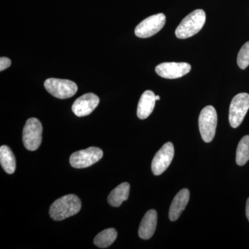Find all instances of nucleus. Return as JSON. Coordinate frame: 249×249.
I'll return each mask as SVG.
<instances>
[{
    "instance_id": "nucleus-1",
    "label": "nucleus",
    "mask_w": 249,
    "mask_h": 249,
    "mask_svg": "<svg viewBox=\"0 0 249 249\" xmlns=\"http://www.w3.org/2000/svg\"><path fill=\"white\" fill-rule=\"evenodd\" d=\"M81 209V201L75 195H68L54 201L50 209V217L55 221H62L78 213Z\"/></svg>"
},
{
    "instance_id": "nucleus-2",
    "label": "nucleus",
    "mask_w": 249,
    "mask_h": 249,
    "mask_svg": "<svg viewBox=\"0 0 249 249\" xmlns=\"http://www.w3.org/2000/svg\"><path fill=\"white\" fill-rule=\"evenodd\" d=\"M206 19V14L202 9L193 11L180 23L175 31V35L179 39H186L196 35L204 27Z\"/></svg>"
},
{
    "instance_id": "nucleus-3",
    "label": "nucleus",
    "mask_w": 249,
    "mask_h": 249,
    "mask_svg": "<svg viewBox=\"0 0 249 249\" xmlns=\"http://www.w3.org/2000/svg\"><path fill=\"white\" fill-rule=\"evenodd\" d=\"M217 124V111L213 106H206L201 110L199 117V132L204 142H212L215 135Z\"/></svg>"
},
{
    "instance_id": "nucleus-4",
    "label": "nucleus",
    "mask_w": 249,
    "mask_h": 249,
    "mask_svg": "<svg viewBox=\"0 0 249 249\" xmlns=\"http://www.w3.org/2000/svg\"><path fill=\"white\" fill-rule=\"evenodd\" d=\"M42 126L36 118L28 119L23 129L24 147L30 151H35L40 147L42 139Z\"/></svg>"
},
{
    "instance_id": "nucleus-5",
    "label": "nucleus",
    "mask_w": 249,
    "mask_h": 249,
    "mask_svg": "<svg viewBox=\"0 0 249 249\" xmlns=\"http://www.w3.org/2000/svg\"><path fill=\"white\" fill-rule=\"evenodd\" d=\"M45 88L54 97L67 99L74 96L78 86L74 82L70 80L50 78L45 80Z\"/></svg>"
},
{
    "instance_id": "nucleus-6",
    "label": "nucleus",
    "mask_w": 249,
    "mask_h": 249,
    "mask_svg": "<svg viewBox=\"0 0 249 249\" xmlns=\"http://www.w3.org/2000/svg\"><path fill=\"white\" fill-rule=\"evenodd\" d=\"M249 109V94L241 93L232 98L229 108V123L233 128L240 125Z\"/></svg>"
},
{
    "instance_id": "nucleus-7",
    "label": "nucleus",
    "mask_w": 249,
    "mask_h": 249,
    "mask_svg": "<svg viewBox=\"0 0 249 249\" xmlns=\"http://www.w3.org/2000/svg\"><path fill=\"white\" fill-rule=\"evenodd\" d=\"M103 157V152L101 149L90 147L72 154L70 157V164L75 168H88L97 163Z\"/></svg>"
},
{
    "instance_id": "nucleus-8",
    "label": "nucleus",
    "mask_w": 249,
    "mask_h": 249,
    "mask_svg": "<svg viewBox=\"0 0 249 249\" xmlns=\"http://www.w3.org/2000/svg\"><path fill=\"white\" fill-rule=\"evenodd\" d=\"M165 16L163 14H159L145 18L136 27V36L141 38H147L155 35L161 30L165 24Z\"/></svg>"
},
{
    "instance_id": "nucleus-9",
    "label": "nucleus",
    "mask_w": 249,
    "mask_h": 249,
    "mask_svg": "<svg viewBox=\"0 0 249 249\" xmlns=\"http://www.w3.org/2000/svg\"><path fill=\"white\" fill-rule=\"evenodd\" d=\"M175 155L173 144L168 142L156 154L152 161V171L156 176L161 175L168 169Z\"/></svg>"
},
{
    "instance_id": "nucleus-10",
    "label": "nucleus",
    "mask_w": 249,
    "mask_h": 249,
    "mask_svg": "<svg viewBox=\"0 0 249 249\" xmlns=\"http://www.w3.org/2000/svg\"><path fill=\"white\" fill-rule=\"evenodd\" d=\"M191 70V65L186 62H163L157 65L155 71L159 76L167 79L181 78Z\"/></svg>"
},
{
    "instance_id": "nucleus-11",
    "label": "nucleus",
    "mask_w": 249,
    "mask_h": 249,
    "mask_svg": "<svg viewBox=\"0 0 249 249\" xmlns=\"http://www.w3.org/2000/svg\"><path fill=\"white\" fill-rule=\"evenodd\" d=\"M99 102V98L94 93H85L75 101L72 111L78 117L88 116L97 107Z\"/></svg>"
},
{
    "instance_id": "nucleus-12",
    "label": "nucleus",
    "mask_w": 249,
    "mask_h": 249,
    "mask_svg": "<svg viewBox=\"0 0 249 249\" xmlns=\"http://www.w3.org/2000/svg\"><path fill=\"white\" fill-rule=\"evenodd\" d=\"M157 224V213L155 210H150L145 213L141 222L139 235L142 240H149L155 233Z\"/></svg>"
},
{
    "instance_id": "nucleus-13",
    "label": "nucleus",
    "mask_w": 249,
    "mask_h": 249,
    "mask_svg": "<svg viewBox=\"0 0 249 249\" xmlns=\"http://www.w3.org/2000/svg\"><path fill=\"white\" fill-rule=\"evenodd\" d=\"M190 199V192L188 189H182L175 196L170 205L169 211V218L170 220H178V217L185 209Z\"/></svg>"
},
{
    "instance_id": "nucleus-14",
    "label": "nucleus",
    "mask_w": 249,
    "mask_h": 249,
    "mask_svg": "<svg viewBox=\"0 0 249 249\" xmlns=\"http://www.w3.org/2000/svg\"><path fill=\"white\" fill-rule=\"evenodd\" d=\"M156 101V95L153 91L147 90L142 93L137 107V116L139 119L143 120L152 114L155 108Z\"/></svg>"
},
{
    "instance_id": "nucleus-15",
    "label": "nucleus",
    "mask_w": 249,
    "mask_h": 249,
    "mask_svg": "<svg viewBox=\"0 0 249 249\" xmlns=\"http://www.w3.org/2000/svg\"><path fill=\"white\" fill-rule=\"evenodd\" d=\"M130 186L124 182L119 185L111 192L107 198L108 203L113 207H119L124 201L128 199Z\"/></svg>"
},
{
    "instance_id": "nucleus-16",
    "label": "nucleus",
    "mask_w": 249,
    "mask_h": 249,
    "mask_svg": "<svg viewBox=\"0 0 249 249\" xmlns=\"http://www.w3.org/2000/svg\"><path fill=\"white\" fill-rule=\"evenodd\" d=\"M0 162L3 169L6 173H14L16 168V158L11 149L6 145L0 147Z\"/></svg>"
},
{
    "instance_id": "nucleus-17",
    "label": "nucleus",
    "mask_w": 249,
    "mask_h": 249,
    "mask_svg": "<svg viewBox=\"0 0 249 249\" xmlns=\"http://www.w3.org/2000/svg\"><path fill=\"white\" fill-rule=\"evenodd\" d=\"M117 237V232L114 229H107L98 233L93 240L98 248L106 249L114 243Z\"/></svg>"
},
{
    "instance_id": "nucleus-18",
    "label": "nucleus",
    "mask_w": 249,
    "mask_h": 249,
    "mask_svg": "<svg viewBox=\"0 0 249 249\" xmlns=\"http://www.w3.org/2000/svg\"><path fill=\"white\" fill-rule=\"evenodd\" d=\"M249 160V135L245 136L241 139L237 151H236V163L238 165H245Z\"/></svg>"
},
{
    "instance_id": "nucleus-19",
    "label": "nucleus",
    "mask_w": 249,
    "mask_h": 249,
    "mask_svg": "<svg viewBox=\"0 0 249 249\" xmlns=\"http://www.w3.org/2000/svg\"><path fill=\"white\" fill-rule=\"evenodd\" d=\"M237 65L242 70H245L249 65V41L242 46L237 59Z\"/></svg>"
},
{
    "instance_id": "nucleus-20",
    "label": "nucleus",
    "mask_w": 249,
    "mask_h": 249,
    "mask_svg": "<svg viewBox=\"0 0 249 249\" xmlns=\"http://www.w3.org/2000/svg\"><path fill=\"white\" fill-rule=\"evenodd\" d=\"M11 65V61L9 58L6 57H1L0 58V71H2L6 69L9 68Z\"/></svg>"
},
{
    "instance_id": "nucleus-21",
    "label": "nucleus",
    "mask_w": 249,
    "mask_h": 249,
    "mask_svg": "<svg viewBox=\"0 0 249 249\" xmlns=\"http://www.w3.org/2000/svg\"><path fill=\"white\" fill-rule=\"evenodd\" d=\"M246 214H247V219L249 221V198L247 202V206H246Z\"/></svg>"
},
{
    "instance_id": "nucleus-22",
    "label": "nucleus",
    "mask_w": 249,
    "mask_h": 249,
    "mask_svg": "<svg viewBox=\"0 0 249 249\" xmlns=\"http://www.w3.org/2000/svg\"><path fill=\"white\" fill-rule=\"evenodd\" d=\"M156 100H157V101H160V96H156Z\"/></svg>"
}]
</instances>
